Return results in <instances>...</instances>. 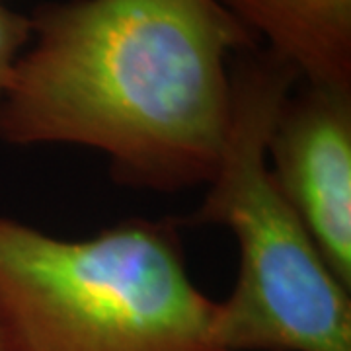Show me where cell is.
<instances>
[{"label": "cell", "mask_w": 351, "mask_h": 351, "mask_svg": "<svg viewBox=\"0 0 351 351\" xmlns=\"http://www.w3.org/2000/svg\"><path fill=\"white\" fill-rule=\"evenodd\" d=\"M0 101V141L104 154L152 193L213 178L232 115L230 64L262 47L217 0L41 4Z\"/></svg>", "instance_id": "obj_1"}, {"label": "cell", "mask_w": 351, "mask_h": 351, "mask_svg": "<svg viewBox=\"0 0 351 351\" xmlns=\"http://www.w3.org/2000/svg\"><path fill=\"white\" fill-rule=\"evenodd\" d=\"M174 219L61 239L0 217L4 351H225Z\"/></svg>", "instance_id": "obj_2"}, {"label": "cell", "mask_w": 351, "mask_h": 351, "mask_svg": "<svg viewBox=\"0 0 351 351\" xmlns=\"http://www.w3.org/2000/svg\"><path fill=\"white\" fill-rule=\"evenodd\" d=\"M232 115L221 160L191 215L237 240L239 274L217 301L225 351H351V289L330 269L267 166V138L299 75L262 47L230 64Z\"/></svg>", "instance_id": "obj_3"}, {"label": "cell", "mask_w": 351, "mask_h": 351, "mask_svg": "<svg viewBox=\"0 0 351 351\" xmlns=\"http://www.w3.org/2000/svg\"><path fill=\"white\" fill-rule=\"evenodd\" d=\"M267 166L330 269L351 289V88H295L267 138Z\"/></svg>", "instance_id": "obj_4"}, {"label": "cell", "mask_w": 351, "mask_h": 351, "mask_svg": "<svg viewBox=\"0 0 351 351\" xmlns=\"http://www.w3.org/2000/svg\"><path fill=\"white\" fill-rule=\"evenodd\" d=\"M304 84L351 88V0H217Z\"/></svg>", "instance_id": "obj_5"}, {"label": "cell", "mask_w": 351, "mask_h": 351, "mask_svg": "<svg viewBox=\"0 0 351 351\" xmlns=\"http://www.w3.org/2000/svg\"><path fill=\"white\" fill-rule=\"evenodd\" d=\"M32 39V18L0 0V101L10 86L18 59Z\"/></svg>", "instance_id": "obj_6"}, {"label": "cell", "mask_w": 351, "mask_h": 351, "mask_svg": "<svg viewBox=\"0 0 351 351\" xmlns=\"http://www.w3.org/2000/svg\"><path fill=\"white\" fill-rule=\"evenodd\" d=\"M0 351H4V348H2V343H0Z\"/></svg>", "instance_id": "obj_7"}]
</instances>
